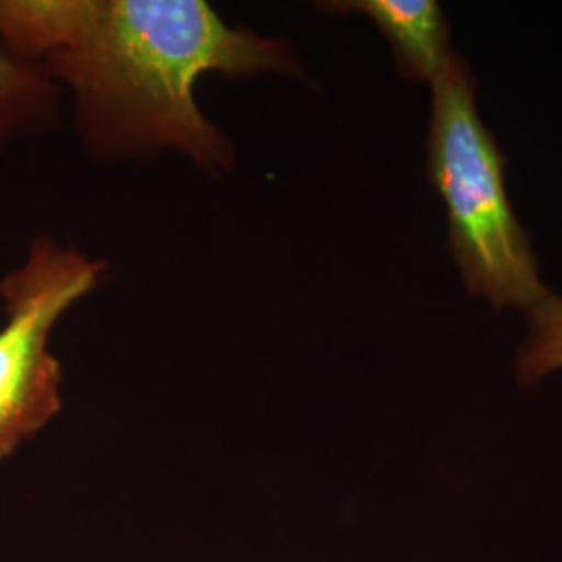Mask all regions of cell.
I'll return each mask as SVG.
<instances>
[{
	"label": "cell",
	"instance_id": "obj_6",
	"mask_svg": "<svg viewBox=\"0 0 562 562\" xmlns=\"http://www.w3.org/2000/svg\"><path fill=\"white\" fill-rule=\"evenodd\" d=\"M529 336L522 341L515 371L522 387H531L562 369V299L552 292L527 311Z\"/></svg>",
	"mask_w": 562,
	"mask_h": 562
},
{
	"label": "cell",
	"instance_id": "obj_4",
	"mask_svg": "<svg viewBox=\"0 0 562 562\" xmlns=\"http://www.w3.org/2000/svg\"><path fill=\"white\" fill-rule=\"evenodd\" d=\"M327 7L341 13L357 11L375 21L408 80H436L452 55L448 23L434 0H355Z\"/></svg>",
	"mask_w": 562,
	"mask_h": 562
},
{
	"label": "cell",
	"instance_id": "obj_1",
	"mask_svg": "<svg viewBox=\"0 0 562 562\" xmlns=\"http://www.w3.org/2000/svg\"><path fill=\"white\" fill-rule=\"evenodd\" d=\"M0 46L74 88L88 136L176 148L204 167H225L229 146L194 99L199 78L294 71L283 44L202 0H0Z\"/></svg>",
	"mask_w": 562,
	"mask_h": 562
},
{
	"label": "cell",
	"instance_id": "obj_3",
	"mask_svg": "<svg viewBox=\"0 0 562 562\" xmlns=\"http://www.w3.org/2000/svg\"><path fill=\"white\" fill-rule=\"evenodd\" d=\"M102 269L104 262L38 238L20 269L0 281V461L59 415L63 371L50 334L97 288Z\"/></svg>",
	"mask_w": 562,
	"mask_h": 562
},
{
	"label": "cell",
	"instance_id": "obj_2",
	"mask_svg": "<svg viewBox=\"0 0 562 562\" xmlns=\"http://www.w3.org/2000/svg\"><path fill=\"white\" fill-rule=\"evenodd\" d=\"M427 150L429 181L446 204L450 250L469 294L490 299L496 311L540 304L550 290L508 201L506 159L477 115L475 80L454 53L434 80Z\"/></svg>",
	"mask_w": 562,
	"mask_h": 562
},
{
	"label": "cell",
	"instance_id": "obj_5",
	"mask_svg": "<svg viewBox=\"0 0 562 562\" xmlns=\"http://www.w3.org/2000/svg\"><path fill=\"white\" fill-rule=\"evenodd\" d=\"M53 92L38 67L0 46V146L44 123L53 109Z\"/></svg>",
	"mask_w": 562,
	"mask_h": 562
}]
</instances>
